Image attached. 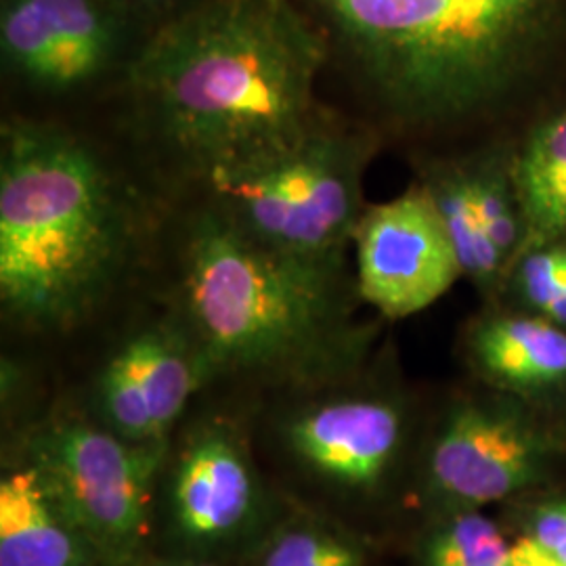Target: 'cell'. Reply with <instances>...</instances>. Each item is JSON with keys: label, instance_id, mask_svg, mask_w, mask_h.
I'll return each mask as SVG.
<instances>
[{"label": "cell", "instance_id": "1", "mask_svg": "<svg viewBox=\"0 0 566 566\" xmlns=\"http://www.w3.org/2000/svg\"><path fill=\"white\" fill-rule=\"evenodd\" d=\"M325 55L290 0H200L145 44L130 84L156 133L210 182L280 156L324 120Z\"/></svg>", "mask_w": 566, "mask_h": 566}, {"label": "cell", "instance_id": "2", "mask_svg": "<svg viewBox=\"0 0 566 566\" xmlns=\"http://www.w3.org/2000/svg\"><path fill=\"white\" fill-rule=\"evenodd\" d=\"M344 261L261 242L219 203L198 212L182 240V327L208 376L319 388L353 374L371 329L353 315Z\"/></svg>", "mask_w": 566, "mask_h": 566}, {"label": "cell", "instance_id": "3", "mask_svg": "<svg viewBox=\"0 0 566 566\" xmlns=\"http://www.w3.org/2000/svg\"><path fill=\"white\" fill-rule=\"evenodd\" d=\"M130 248L120 187L102 158L51 124L13 122L0 151V301L30 329L81 324Z\"/></svg>", "mask_w": 566, "mask_h": 566}, {"label": "cell", "instance_id": "4", "mask_svg": "<svg viewBox=\"0 0 566 566\" xmlns=\"http://www.w3.org/2000/svg\"><path fill=\"white\" fill-rule=\"evenodd\" d=\"M380 102L413 124L497 102L556 0H319Z\"/></svg>", "mask_w": 566, "mask_h": 566}, {"label": "cell", "instance_id": "5", "mask_svg": "<svg viewBox=\"0 0 566 566\" xmlns=\"http://www.w3.org/2000/svg\"><path fill=\"white\" fill-rule=\"evenodd\" d=\"M367 158V139L324 118L287 151L208 185L214 203L261 242L344 259L364 214Z\"/></svg>", "mask_w": 566, "mask_h": 566}, {"label": "cell", "instance_id": "6", "mask_svg": "<svg viewBox=\"0 0 566 566\" xmlns=\"http://www.w3.org/2000/svg\"><path fill=\"white\" fill-rule=\"evenodd\" d=\"M168 443H133L105 424L57 418L34 430L28 462L103 566H137Z\"/></svg>", "mask_w": 566, "mask_h": 566}, {"label": "cell", "instance_id": "7", "mask_svg": "<svg viewBox=\"0 0 566 566\" xmlns=\"http://www.w3.org/2000/svg\"><path fill=\"white\" fill-rule=\"evenodd\" d=\"M565 449L560 430L521 399L455 405L426 455L428 500L447 514L525 497L552 476Z\"/></svg>", "mask_w": 566, "mask_h": 566}, {"label": "cell", "instance_id": "8", "mask_svg": "<svg viewBox=\"0 0 566 566\" xmlns=\"http://www.w3.org/2000/svg\"><path fill=\"white\" fill-rule=\"evenodd\" d=\"M357 294L388 319L416 315L462 277L424 185L364 210L355 235Z\"/></svg>", "mask_w": 566, "mask_h": 566}, {"label": "cell", "instance_id": "9", "mask_svg": "<svg viewBox=\"0 0 566 566\" xmlns=\"http://www.w3.org/2000/svg\"><path fill=\"white\" fill-rule=\"evenodd\" d=\"M290 453L334 491L369 497L403 458V407L380 395H340L304 405L283 428Z\"/></svg>", "mask_w": 566, "mask_h": 566}, {"label": "cell", "instance_id": "10", "mask_svg": "<svg viewBox=\"0 0 566 566\" xmlns=\"http://www.w3.org/2000/svg\"><path fill=\"white\" fill-rule=\"evenodd\" d=\"M263 506L261 476L238 430L224 422L200 426L168 481L177 537L193 549L231 546L259 525Z\"/></svg>", "mask_w": 566, "mask_h": 566}, {"label": "cell", "instance_id": "11", "mask_svg": "<svg viewBox=\"0 0 566 566\" xmlns=\"http://www.w3.org/2000/svg\"><path fill=\"white\" fill-rule=\"evenodd\" d=\"M7 60L28 81L65 91L107 65L114 36L95 0H18L2 18Z\"/></svg>", "mask_w": 566, "mask_h": 566}, {"label": "cell", "instance_id": "12", "mask_svg": "<svg viewBox=\"0 0 566 566\" xmlns=\"http://www.w3.org/2000/svg\"><path fill=\"white\" fill-rule=\"evenodd\" d=\"M470 357L510 397L546 401L566 395V327L542 315H491L470 329Z\"/></svg>", "mask_w": 566, "mask_h": 566}, {"label": "cell", "instance_id": "13", "mask_svg": "<svg viewBox=\"0 0 566 566\" xmlns=\"http://www.w3.org/2000/svg\"><path fill=\"white\" fill-rule=\"evenodd\" d=\"M0 566H103L30 462L0 479Z\"/></svg>", "mask_w": 566, "mask_h": 566}, {"label": "cell", "instance_id": "14", "mask_svg": "<svg viewBox=\"0 0 566 566\" xmlns=\"http://www.w3.org/2000/svg\"><path fill=\"white\" fill-rule=\"evenodd\" d=\"M120 348L137 376L156 439L168 443V434L193 392L210 378L202 357L182 325L147 327L133 334Z\"/></svg>", "mask_w": 566, "mask_h": 566}, {"label": "cell", "instance_id": "15", "mask_svg": "<svg viewBox=\"0 0 566 566\" xmlns=\"http://www.w3.org/2000/svg\"><path fill=\"white\" fill-rule=\"evenodd\" d=\"M525 219L521 256L566 238V107L539 124L510 163ZM518 256V259H521Z\"/></svg>", "mask_w": 566, "mask_h": 566}, {"label": "cell", "instance_id": "16", "mask_svg": "<svg viewBox=\"0 0 566 566\" xmlns=\"http://www.w3.org/2000/svg\"><path fill=\"white\" fill-rule=\"evenodd\" d=\"M424 189L446 224L449 242L462 266V275L485 292L497 287L507 273V266L481 224L472 202L465 164L447 166L432 172L424 182Z\"/></svg>", "mask_w": 566, "mask_h": 566}, {"label": "cell", "instance_id": "17", "mask_svg": "<svg viewBox=\"0 0 566 566\" xmlns=\"http://www.w3.org/2000/svg\"><path fill=\"white\" fill-rule=\"evenodd\" d=\"M512 542L483 510L441 514L416 566H507Z\"/></svg>", "mask_w": 566, "mask_h": 566}, {"label": "cell", "instance_id": "18", "mask_svg": "<svg viewBox=\"0 0 566 566\" xmlns=\"http://www.w3.org/2000/svg\"><path fill=\"white\" fill-rule=\"evenodd\" d=\"M465 170L486 238L510 269L518 261L525 242V219L510 164L500 158H483L465 164Z\"/></svg>", "mask_w": 566, "mask_h": 566}, {"label": "cell", "instance_id": "19", "mask_svg": "<svg viewBox=\"0 0 566 566\" xmlns=\"http://www.w3.org/2000/svg\"><path fill=\"white\" fill-rule=\"evenodd\" d=\"M364 546L343 531L315 518H292L271 531L256 554V566H365Z\"/></svg>", "mask_w": 566, "mask_h": 566}, {"label": "cell", "instance_id": "20", "mask_svg": "<svg viewBox=\"0 0 566 566\" xmlns=\"http://www.w3.org/2000/svg\"><path fill=\"white\" fill-rule=\"evenodd\" d=\"M516 263V292L526 308L566 327V243L533 248Z\"/></svg>", "mask_w": 566, "mask_h": 566}, {"label": "cell", "instance_id": "21", "mask_svg": "<svg viewBox=\"0 0 566 566\" xmlns=\"http://www.w3.org/2000/svg\"><path fill=\"white\" fill-rule=\"evenodd\" d=\"M518 512V539L566 565V495L533 497Z\"/></svg>", "mask_w": 566, "mask_h": 566}, {"label": "cell", "instance_id": "22", "mask_svg": "<svg viewBox=\"0 0 566 566\" xmlns=\"http://www.w3.org/2000/svg\"><path fill=\"white\" fill-rule=\"evenodd\" d=\"M137 566H223L206 556H181V558H156V560H145Z\"/></svg>", "mask_w": 566, "mask_h": 566}]
</instances>
